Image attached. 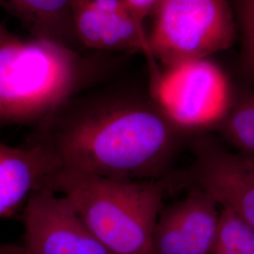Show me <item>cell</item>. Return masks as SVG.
<instances>
[{"instance_id": "obj_13", "label": "cell", "mask_w": 254, "mask_h": 254, "mask_svg": "<svg viewBox=\"0 0 254 254\" xmlns=\"http://www.w3.org/2000/svg\"><path fill=\"white\" fill-rule=\"evenodd\" d=\"M222 122L228 140L239 154L254 159V92L243 95Z\"/></svg>"}, {"instance_id": "obj_7", "label": "cell", "mask_w": 254, "mask_h": 254, "mask_svg": "<svg viewBox=\"0 0 254 254\" xmlns=\"http://www.w3.org/2000/svg\"><path fill=\"white\" fill-rule=\"evenodd\" d=\"M218 202L198 187L159 215L150 254H211L218 231Z\"/></svg>"}, {"instance_id": "obj_15", "label": "cell", "mask_w": 254, "mask_h": 254, "mask_svg": "<svg viewBox=\"0 0 254 254\" xmlns=\"http://www.w3.org/2000/svg\"><path fill=\"white\" fill-rule=\"evenodd\" d=\"M127 7L141 22L154 13L160 0H124Z\"/></svg>"}, {"instance_id": "obj_5", "label": "cell", "mask_w": 254, "mask_h": 254, "mask_svg": "<svg viewBox=\"0 0 254 254\" xmlns=\"http://www.w3.org/2000/svg\"><path fill=\"white\" fill-rule=\"evenodd\" d=\"M154 79L156 105L183 129L223 121L230 110L227 76L208 59L175 64Z\"/></svg>"}, {"instance_id": "obj_8", "label": "cell", "mask_w": 254, "mask_h": 254, "mask_svg": "<svg viewBox=\"0 0 254 254\" xmlns=\"http://www.w3.org/2000/svg\"><path fill=\"white\" fill-rule=\"evenodd\" d=\"M196 187L254 227V159L200 143L193 168Z\"/></svg>"}, {"instance_id": "obj_6", "label": "cell", "mask_w": 254, "mask_h": 254, "mask_svg": "<svg viewBox=\"0 0 254 254\" xmlns=\"http://www.w3.org/2000/svg\"><path fill=\"white\" fill-rule=\"evenodd\" d=\"M23 212L27 254H111L60 193L38 190Z\"/></svg>"}, {"instance_id": "obj_11", "label": "cell", "mask_w": 254, "mask_h": 254, "mask_svg": "<svg viewBox=\"0 0 254 254\" xmlns=\"http://www.w3.org/2000/svg\"><path fill=\"white\" fill-rule=\"evenodd\" d=\"M74 0H0L6 10L34 38L46 39L74 49L80 43L73 26Z\"/></svg>"}, {"instance_id": "obj_10", "label": "cell", "mask_w": 254, "mask_h": 254, "mask_svg": "<svg viewBox=\"0 0 254 254\" xmlns=\"http://www.w3.org/2000/svg\"><path fill=\"white\" fill-rule=\"evenodd\" d=\"M73 26L80 45L108 51L142 52L157 72L143 22L131 15L102 12L74 2Z\"/></svg>"}, {"instance_id": "obj_14", "label": "cell", "mask_w": 254, "mask_h": 254, "mask_svg": "<svg viewBox=\"0 0 254 254\" xmlns=\"http://www.w3.org/2000/svg\"><path fill=\"white\" fill-rule=\"evenodd\" d=\"M236 11L242 34L240 70L243 76L254 79V0H236Z\"/></svg>"}, {"instance_id": "obj_16", "label": "cell", "mask_w": 254, "mask_h": 254, "mask_svg": "<svg viewBox=\"0 0 254 254\" xmlns=\"http://www.w3.org/2000/svg\"><path fill=\"white\" fill-rule=\"evenodd\" d=\"M0 254H27L23 245L0 244Z\"/></svg>"}, {"instance_id": "obj_3", "label": "cell", "mask_w": 254, "mask_h": 254, "mask_svg": "<svg viewBox=\"0 0 254 254\" xmlns=\"http://www.w3.org/2000/svg\"><path fill=\"white\" fill-rule=\"evenodd\" d=\"M83 78L74 49L13 37L0 45V124H40L74 96Z\"/></svg>"}, {"instance_id": "obj_9", "label": "cell", "mask_w": 254, "mask_h": 254, "mask_svg": "<svg viewBox=\"0 0 254 254\" xmlns=\"http://www.w3.org/2000/svg\"><path fill=\"white\" fill-rule=\"evenodd\" d=\"M60 169L57 157L40 143L13 147L0 140V218L13 215Z\"/></svg>"}, {"instance_id": "obj_1", "label": "cell", "mask_w": 254, "mask_h": 254, "mask_svg": "<svg viewBox=\"0 0 254 254\" xmlns=\"http://www.w3.org/2000/svg\"><path fill=\"white\" fill-rule=\"evenodd\" d=\"M156 103L106 91L67 101L38 124L30 141L46 147L61 169L118 180L154 177L182 136Z\"/></svg>"}, {"instance_id": "obj_4", "label": "cell", "mask_w": 254, "mask_h": 254, "mask_svg": "<svg viewBox=\"0 0 254 254\" xmlns=\"http://www.w3.org/2000/svg\"><path fill=\"white\" fill-rule=\"evenodd\" d=\"M149 44L165 68L208 59L233 46L236 27L229 0H160Z\"/></svg>"}, {"instance_id": "obj_17", "label": "cell", "mask_w": 254, "mask_h": 254, "mask_svg": "<svg viewBox=\"0 0 254 254\" xmlns=\"http://www.w3.org/2000/svg\"><path fill=\"white\" fill-rule=\"evenodd\" d=\"M14 35H12L11 33H9V31L3 27L2 25H0V45L9 41L10 39H12Z\"/></svg>"}, {"instance_id": "obj_12", "label": "cell", "mask_w": 254, "mask_h": 254, "mask_svg": "<svg viewBox=\"0 0 254 254\" xmlns=\"http://www.w3.org/2000/svg\"><path fill=\"white\" fill-rule=\"evenodd\" d=\"M211 254H254V227L233 210L221 206Z\"/></svg>"}, {"instance_id": "obj_2", "label": "cell", "mask_w": 254, "mask_h": 254, "mask_svg": "<svg viewBox=\"0 0 254 254\" xmlns=\"http://www.w3.org/2000/svg\"><path fill=\"white\" fill-rule=\"evenodd\" d=\"M41 189L65 196L111 254H150L165 186L60 169Z\"/></svg>"}]
</instances>
